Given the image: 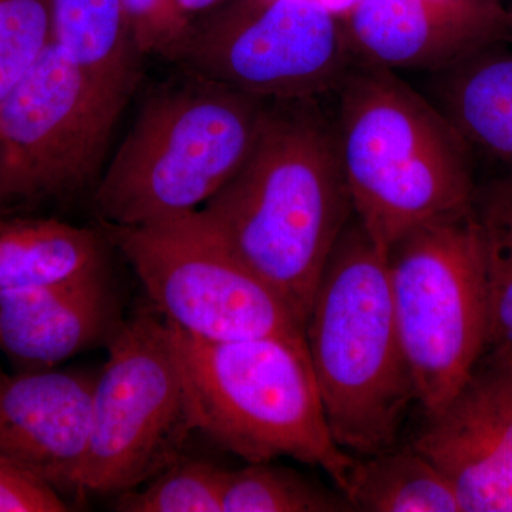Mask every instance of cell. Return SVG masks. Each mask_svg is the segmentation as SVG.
<instances>
[{
	"instance_id": "cell-1",
	"label": "cell",
	"mask_w": 512,
	"mask_h": 512,
	"mask_svg": "<svg viewBox=\"0 0 512 512\" xmlns=\"http://www.w3.org/2000/svg\"><path fill=\"white\" fill-rule=\"evenodd\" d=\"M198 211L306 325L330 252L355 215L335 123L316 99L269 101L244 163Z\"/></svg>"
},
{
	"instance_id": "cell-2",
	"label": "cell",
	"mask_w": 512,
	"mask_h": 512,
	"mask_svg": "<svg viewBox=\"0 0 512 512\" xmlns=\"http://www.w3.org/2000/svg\"><path fill=\"white\" fill-rule=\"evenodd\" d=\"M335 121L353 212L387 252L427 222L473 211L466 138L393 69L357 59Z\"/></svg>"
},
{
	"instance_id": "cell-3",
	"label": "cell",
	"mask_w": 512,
	"mask_h": 512,
	"mask_svg": "<svg viewBox=\"0 0 512 512\" xmlns=\"http://www.w3.org/2000/svg\"><path fill=\"white\" fill-rule=\"evenodd\" d=\"M305 342L336 443L363 457L396 447L416 390L394 318L387 252L356 217L320 276Z\"/></svg>"
},
{
	"instance_id": "cell-4",
	"label": "cell",
	"mask_w": 512,
	"mask_h": 512,
	"mask_svg": "<svg viewBox=\"0 0 512 512\" xmlns=\"http://www.w3.org/2000/svg\"><path fill=\"white\" fill-rule=\"evenodd\" d=\"M268 104L195 76L154 94L93 188V214L133 227L200 210L244 163Z\"/></svg>"
},
{
	"instance_id": "cell-5",
	"label": "cell",
	"mask_w": 512,
	"mask_h": 512,
	"mask_svg": "<svg viewBox=\"0 0 512 512\" xmlns=\"http://www.w3.org/2000/svg\"><path fill=\"white\" fill-rule=\"evenodd\" d=\"M167 325L187 379L197 431L248 463L291 457L320 467L342 494L355 457L330 433L306 342H208Z\"/></svg>"
},
{
	"instance_id": "cell-6",
	"label": "cell",
	"mask_w": 512,
	"mask_h": 512,
	"mask_svg": "<svg viewBox=\"0 0 512 512\" xmlns=\"http://www.w3.org/2000/svg\"><path fill=\"white\" fill-rule=\"evenodd\" d=\"M397 330L416 403L437 416L473 375L487 338L483 247L474 212L427 222L387 249Z\"/></svg>"
},
{
	"instance_id": "cell-7",
	"label": "cell",
	"mask_w": 512,
	"mask_h": 512,
	"mask_svg": "<svg viewBox=\"0 0 512 512\" xmlns=\"http://www.w3.org/2000/svg\"><path fill=\"white\" fill-rule=\"evenodd\" d=\"M93 392L82 495H119L184 457L194 406L167 322L153 308L124 320Z\"/></svg>"
},
{
	"instance_id": "cell-8",
	"label": "cell",
	"mask_w": 512,
	"mask_h": 512,
	"mask_svg": "<svg viewBox=\"0 0 512 512\" xmlns=\"http://www.w3.org/2000/svg\"><path fill=\"white\" fill-rule=\"evenodd\" d=\"M143 285L151 308L194 339L305 342L288 303L215 234L200 211L150 224H101Z\"/></svg>"
},
{
	"instance_id": "cell-9",
	"label": "cell",
	"mask_w": 512,
	"mask_h": 512,
	"mask_svg": "<svg viewBox=\"0 0 512 512\" xmlns=\"http://www.w3.org/2000/svg\"><path fill=\"white\" fill-rule=\"evenodd\" d=\"M121 111L52 40L0 101V211L29 212L93 191Z\"/></svg>"
},
{
	"instance_id": "cell-10",
	"label": "cell",
	"mask_w": 512,
	"mask_h": 512,
	"mask_svg": "<svg viewBox=\"0 0 512 512\" xmlns=\"http://www.w3.org/2000/svg\"><path fill=\"white\" fill-rule=\"evenodd\" d=\"M355 60L322 0H256L194 29L177 62L198 79L286 101L338 89Z\"/></svg>"
},
{
	"instance_id": "cell-11",
	"label": "cell",
	"mask_w": 512,
	"mask_h": 512,
	"mask_svg": "<svg viewBox=\"0 0 512 512\" xmlns=\"http://www.w3.org/2000/svg\"><path fill=\"white\" fill-rule=\"evenodd\" d=\"M412 446L456 491L463 512H512V366L480 360Z\"/></svg>"
},
{
	"instance_id": "cell-12",
	"label": "cell",
	"mask_w": 512,
	"mask_h": 512,
	"mask_svg": "<svg viewBox=\"0 0 512 512\" xmlns=\"http://www.w3.org/2000/svg\"><path fill=\"white\" fill-rule=\"evenodd\" d=\"M97 375L77 370H0V456L62 497H83L80 480Z\"/></svg>"
},
{
	"instance_id": "cell-13",
	"label": "cell",
	"mask_w": 512,
	"mask_h": 512,
	"mask_svg": "<svg viewBox=\"0 0 512 512\" xmlns=\"http://www.w3.org/2000/svg\"><path fill=\"white\" fill-rule=\"evenodd\" d=\"M346 30L357 59L441 72L511 42L512 13L501 0H356Z\"/></svg>"
},
{
	"instance_id": "cell-14",
	"label": "cell",
	"mask_w": 512,
	"mask_h": 512,
	"mask_svg": "<svg viewBox=\"0 0 512 512\" xmlns=\"http://www.w3.org/2000/svg\"><path fill=\"white\" fill-rule=\"evenodd\" d=\"M123 322L107 266L59 284L0 291V352L18 370L53 369L107 346Z\"/></svg>"
},
{
	"instance_id": "cell-15",
	"label": "cell",
	"mask_w": 512,
	"mask_h": 512,
	"mask_svg": "<svg viewBox=\"0 0 512 512\" xmlns=\"http://www.w3.org/2000/svg\"><path fill=\"white\" fill-rule=\"evenodd\" d=\"M52 39L87 83L124 110L136 92L141 57L121 0H50Z\"/></svg>"
},
{
	"instance_id": "cell-16",
	"label": "cell",
	"mask_w": 512,
	"mask_h": 512,
	"mask_svg": "<svg viewBox=\"0 0 512 512\" xmlns=\"http://www.w3.org/2000/svg\"><path fill=\"white\" fill-rule=\"evenodd\" d=\"M106 235L56 218L0 211V291L37 288L106 268Z\"/></svg>"
},
{
	"instance_id": "cell-17",
	"label": "cell",
	"mask_w": 512,
	"mask_h": 512,
	"mask_svg": "<svg viewBox=\"0 0 512 512\" xmlns=\"http://www.w3.org/2000/svg\"><path fill=\"white\" fill-rule=\"evenodd\" d=\"M495 43L444 72L441 99L451 123L470 146L512 171V49Z\"/></svg>"
},
{
	"instance_id": "cell-18",
	"label": "cell",
	"mask_w": 512,
	"mask_h": 512,
	"mask_svg": "<svg viewBox=\"0 0 512 512\" xmlns=\"http://www.w3.org/2000/svg\"><path fill=\"white\" fill-rule=\"evenodd\" d=\"M342 494L353 511L463 512L447 478L412 444L355 458Z\"/></svg>"
},
{
	"instance_id": "cell-19",
	"label": "cell",
	"mask_w": 512,
	"mask_h": 512,
	"mask_svg": "<svg viewBox=\"0 0 512 512\" xmlns=\"http://www.w3.org/2000/svg\"><path fill=\"white\" fill-rule=\"evenodd\" d=\"M483 247L487 338L481 360L512 366V171L477 187L473 202Z\"/></svg>"
},
{
	"instance_id": "cell-20",
	"label": "cell",
	"mask_w": 512,
	"mask_h": 512,
	"mask_svg": "<svg viewBox=\"0 0 512 512\" xmlns=\"http://www.w3.org/2000/svg\"><path fill=\"white\" fill-rule=\"evenodd\" d=\"M353 511L343 494L329 493L289 468L249 463L225 471L222 512Z\"/></svg>"
},
{
	"instance_id": "cell-21",
	"label": "cell",
	"mask_w": 512,
	"mask_h": 512,
	"mask_svg": "<svg viewBox=\"0 0 512 512\" xmlns=\"http://www.w3.org/2000/svg\"><path fill=\"white\" fill-rule=\"evenodd\" d=\"M224 468L181 457L146 484L117 495L119 512H222Z\"/></svg>"
},
{
	"instance_id": "cell-22",
	"label": "cell",
	"mask_w": 512,
	"mask_h": 512,
	"mask_svg": "<svg viewBox=\"0 0 512 512\" xmlns=\"http://www.w3.org/2000/svg\"><path fill=\"white\" fill-rule=\"evenodd\" d=\"M50 0H0V101L52 43Z\"/></svg>"
},
{
	"instance_id": "cell-23",
	"label": "cell",
	"mask_w": 512,
	"mask_h": 512,
	"mask_svg": "<svg viewBox=\"0 0 512 512\" xmlns=\"http://www.w3.org/2000/svg\"><path fill=\"white\" fill-rule=\"evenodd\" d=\"M138 49L175 60L194 32L181 0H121Z\"/></svg>"
},
{
	"instance_id": "cell-24",
	"label": "cell",
	"mask_w": 512,
	"mask_h": 512,
	"mask_svg": "<svg viewBox=\"0 0 512 512\" xmlns=\"http://www.w3.org/2000/svg\"><path fill=\"white\" fill-rule=\"evenodd\" d=\"M64 511H70V505L62 495L18 464L0 456V512Z\"/></svg>"
},
{
	"instance_id": "cell-25",
	"label": "cell",
	"mask_w": 512,
	"mask_h": 512,
	"mask_svg": "<svg viewBox=\"0 0 512 512\" xmlns=\"http://www.w3.org/2000/svg\"><path fill=\"white\" fill-rule=\"evenodd\" d=\"M510 12L512 13V10H510ZM511 43H512V40H511Z\"/></svg>"
}]
</instances>
